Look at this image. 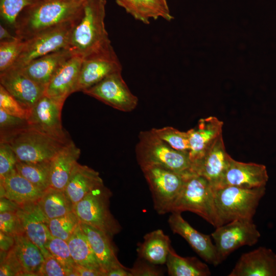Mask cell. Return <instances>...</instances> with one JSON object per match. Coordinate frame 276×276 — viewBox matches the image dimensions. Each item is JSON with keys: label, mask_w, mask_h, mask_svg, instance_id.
<instances>
[{"label": "cell", "mask_w": 276, "mask_h": 276, "mask_svg": "<svg viewBox=\"0 0 276 276\" xmlns=\"http://www.w3.org/2000/svg\"><path fill=\"white\" fill-rule=\"evenodd\" d=\"M106 0H85L72 29L67 49L85 59L113 49L105 28Z\"/></svg>", "instance_id": "6da1fadb"}, {"label": "cell", "mask_w": 276, "mask_h": 276, "mask_svg": "<svg viewBox=\"0 0 276 276\" xmlns=\"http://www.w3.org/2000/svg\"><path fill=\"white\" fill-rule=\"evenodd\" d=\"M83 3L67 0H41L25 8L17 18L14 31L22 40L79 16Z\"/></svg>", "instance_id": "7a4b0ae2"}, {"label": "cell", "mask_w": 276, "mask_h": 276, "mask_svg": "<svg viewBox=\"0 0 276 276\" xmlns=\"http://www.w3.org/2000/svg\"><path fill=\"white\" fill-rule=\"evenodd\" d=\"M0 141L7 143L19 161L39 163L51 161L70 142H64L30 125L0 133Z\"/></svg>", "instance_id": "3957f363"}, {"label": "cell", "mask_w": 276, "mask_h": 276, "mask_svg": "<svg viewBox=\"0 0 276 276\" xmlns=\"http://www.w3.org/2000/svg\"><path fill=\"white\" fill-rule=\"evenodd\" d=\"M183 211L197 214L216 228L221 225L215 203L214 189L206 179L194 173L183 175L182 187L171 213Z\"/></svg>", "instance_id": "277c9868"}, {"label": "cell", "mask_w": 276, "mask_h": 276, "mask_svg": "<svg viewBox=\"0 0 276 276\" xmlns=\"http://www.w3.org/2000/svg\"><path fill=\"white\" fill-rule=\"evenodd\" d=\"M135 152L140 167L156 165L183 175L193 173L189 152L172 148L159 139L151 129L140 133Z\"/></svg>", "instance_id": "5b68a950"}, {"label": "cell", "mask_w": 276, "mask_h": 276, "mask_svg": "<svg viewBox=\"0 0 276 276\" xmlns=\"http://www.w3.org/2000/svg\"><path fill=\"white\" fill-rule=\"evenodd\" d=\"M265 186L245 188L224 186L214 189L215 203L221 225L236 219L252 220Z\"/></svg>", "instance_id": "8992f818"}, {"label": "cell", "mask_w": 276, "mask_h": 276, "mask_svg": "<svg viewBox=\"0 0 276 276\" xmlns=\"http://www.w3.org/2000/svg\"><path fill=\"white\" fill-rule=\"evenodd\" d=\"M111 191L102 185L89 192L74 206L81 222L92 226L112 238L122 227L109 209Z\"/></svg>", "instance_id": "52a82bcc"}, {"label": "cell", "mask_w": 276, "mask_h": 276, "mask_svg": "<svg viewBox=\"0 0 276 276\" xmlns=\"http://www.w3.org/2000/svg\"><path fill=\"white\" fill-rule=\"evenodd\" d=\"M151 192L153 206L158 214L171 213L183 181V175L156 165L141 167Z\"/></svg>", "instance_id": "ba28073f"}, {"label": "cell", "mask_w": 276, "mask_h": 276, "mask_svg": "<svg viewBox=\"0 0 276 276\" xmlns=\"http://www.w3.org/2000/svg\"><path fill=\"white\" fill-rule=\"evenodd\" d=\"M77 18L44 30L24 40L22 51L11 67L21 68L38 57L67 49L70 35Z\"/></svg>", "instance_id": "9c48e42d"}, {"label": "cell", "mask_w": 276, "mask_h": 276, "mask_svg": "<svg viewBox=\"0 0 276 276\" xmlns=\"http://www.w3.org/2000/svg\"><path fill=\"white\" fill-rule=\"evenodd\" d=\"M211 236L221 262L238 248L256 244L261 235L253 220L236 219L216 227Z\"/></svg>", "instance_id": "30bf717a"}, {"label": "cell", "mask_w": 276, "mask_h": 276, "mask_svg": "<svg viewBox=\"0 0 276 276\" xmlns=\"http://www.w3.org/2000/svg\"><path fill=\"white\" fill-rule=\"evenodd\" d=\"M12 248L2 260L14 276H39L43 255L24 232L14 237Z\"/></svg>", "instance_id": "8fae6325"}, {"label": "cell", "mask_w": 276, "mask_h": 276, "mask_svg": "<svg viewBox=\"0 0 276 276\" xmlns=\"http://www.w3.org/2000/svg\"><path fill=\"white\" fill-rule=\"evenodd\" d=\"M121 73L108 76L83 93L120 111L134 110L137 105L138 98L128 88Z\"/></svg>", "instance_id": "7c38bea8"}, {"label": "cell", "mask_w": 276, "mask_h": 276, "mask_svg": "<svg viewBox=\"0 0 276 276\" xmlns=\"http://www.w3.org/2000/svg\"><path fill=\"white\" fill-rule=\"evenodd\" d=\"M63 104L44 94L30 109L27 118L29 125L60 140L71 141L62 125Z\"/></svg>", "instance_id": "4fadbf2b"}, {"label": "cell", "mask_w": 276, "mask_h": 276, "mask_svg": "<svg viewBox=\"0 0 276 276\" xmlns=\"http://www.w3.org/2000/svg\"><path fill=\"white\" fill-rule=\"evenodd\" d=\"M121 63L113 48L83 59L75 92L83 91L108 76L122 72Z\"/></svg>", "instance_id": "5bb4252c"}, {"label": "cell", "mask_w": 276, "mask_h": 276, "mask_svg": "<svg viewBox=\"0 0 276 276\" xmlns=\"http://www.w3.org/2000/svg\"><path fill=\"white\" fill-rule=\"evenodd\" d=\"M171 213L168 223L173 233L183 238L206 262L215 266L219 264L221 262L210 236L200 233L194 228L183 218L180 212H173Z\"/></svg>", "instance_id": "9a60e30c"}, {"label": "cell", "mask_w": 276, "mask_h": 276, "mask_svg": "<svg viewBox=\"0 0 276 276\" xmlns=\"http://www.w3.org/2000/svg\"><path fill=\"white\" fill-rule=\"evenodd\" d=\"M0 83L25 108L30 109L44 94L39 85L18 68L10 67L0 72Z\"/></svg>", "instance_id": "2e32d148"}, {"label": "cell", "mask_w": 276, "mask_h": 276, "mask_svg": "<svg viewBox=\"0 0 276 276\" xmlns=\"http://www.w3.org/2000/svg\"><path fill=\"white\" fill-rule=\"evenodd\" d=\"M16 212L29 238L39 248L44 257L50 254L46 245L53 237L49 228V220L40 209L37 201L18 204Z\"/></svg>", "instance_id": "e0dca14e"}, {"label": "cell", "mask_w": 276, "mask_h": 276, "mask_svg": "<svg viewBox=\"0 0 276 276\" xmlns=\"http://www.w3.org/2000/svg\"><path fill=\"white\" fill-rule=\"evenodd\" d=\"M231 159L226 151L222 134L203 157L192 165V171L204 177L214 189H216L220 187Z\"/></svg>", "instance_id": "ac0fdd59"}, {"label": "cell", "mask_w": 276, "mask_h": 276, "mask_svg": "<svg viewBox=\"0 0 276 276\" xmlns=\"http://www.w3.org/2000/svg\"><path fill=\"white\" fill-rule=\"evenodd\" d=\"M223 125L222 121L210 116L201 119L196 127L187 131L190 146L189 155L192 166L203 157L222 135Z\"/></svg>", "instance_id": "d6986e66"}, {"label": "cell", "mask_w": 276, "mask_h": 276, "mask_svg": "<svg viewBox=\"0 0 276 276\" xmlns=\"http://www.w3.org/2000/svg\"><path fill=\"white\" fill-rule=\"evenodd\" d=\"M268 179L264 165L241 162L232 158L219 187L229 186L245 188L264 187Z\"/></svg>", "instance_id": "ffe728a7"}, {"label": "cell", "mask_w": 276, "mask_h": 276, "mask_svg": "<svg viewBox=\"0 0 276 276\" xmlns=\"http://www.w3.org/2000/svg\"><path fill=\"white\" fill-rule=\"evenodd\" d=\"M228 276H276V254L260 247L242 254Z\"/></svg>", "instance_id": "44dd1931"}, {"label": "cell", "mask_w": 276, "mask_h": 276, "mask_svg": "<svg viewBox=\"0 0 276 276\" xmlns=\"http://www.w3.org/2000/svg\"><path fill=\"white\" fill-rule=\"evenodd\" d=\"M83 59L73 55L56 72L45 88L44 95L64 103L75 92Z\"/></svg>", "instance_id": "7402d4cb"}, {"label": "cell", "mask_w": 276, "mask_h": 276, "mask_svg": "<svg viewBox=\"0 0 276 276\" xmlns=\"http://www.w3.org/2000/svg\"><path fill=\"white\" fill-rule=\"evenodd\" d=\"M73 55L67 49H64L35 59L18 68L45 88L57 70Z\"/></svg>", "instance_id": "603a6c76"}, {"label": "cell", "mask_w": 276, "mask_h": 276, "mask_svg": "<svg viewBox=\"0 0 276 276\" xmlns=\"http://www.w3.org/2000/svg\"><path fill=\"white\" fill-rule=\"evenodd\" d=\"M95 256L106 276V273L116 267L123 266L119 261L112 238L104 232L80 222Z\"/></svg>", "instance_id": "cb8c5ba5"}, {"label": "cell", "mask_w": 276, "mask_h": 276, "mask_svg": "<svg viewBox=\"0 0 276 276\" xmlns=\"http://www.w3.org/2000/svg\"><path fill=\"white\" fill-rule=\"evenodd\" d=\"M1 197L6 198L18 205L37 201L43 191L19 174L15 170L0 180Z\"/></svg>", "instance_id": "d4e9b609"}, {"label": "cell", "mask_w": 276, "mask_h": 276, "mask_svg": "<svg viewBox=\"0 0 276 276\" xmlns=\"http://www.w3.org/2000/svg\"><path fill=\"white\" fill-rule=\"evenodd\" d=\"M103 184L97 171L77 163L64 191L74 206L92 190Z\"/></svg>", "instance_id": "484cf974"}, {"label": "cell", "mask_w": 276, "mask_h": 276, "mask_svg": "<svg viewBox=\"0 0 276 276\" xmlns=\"http://www.w3.org/2000/svg\"><path fill=\"white\" fill-rule=\"evenodd\" d=\"M81 151L72 141L51 160L50 187L64 190Z\"/></svg>", "instance_id": "4316f807"}, {"label": "cell", "mask_w": 276, "mask_h": 276, "mask_svg": "<svg viewBox=\"0 0 276 276\" xmlns=\"http://www.w3.org/2000/svg\"><path fill=\"white\" fill-rule=\"evenodd\" d=\"M169 237L157 229L146 234L136 251L138 257L156 265L166 264L171 248Z\"/></svg>", "instance_id": "83f0119b"}, {"label": "cell", "mask_w": 276, "mask_h": 276, "mask_svg": "<svg viewBox=\"0 0 276 276\" xmlns=\"http://www.w3.org/2000/svg\"><path fill=\"white\" fill-rule=\"evenodd\" d=\"M135 19L145 24L151 19L162 18L171 21L173 17L170 10L164 7L158 0H115Z\"/></svg>", "instance_id": "f1b7e54d"}, {"label": "cell", "mask_w": 276, "mask_h": 276, "mask_svg": "<svg viewBox=\"0 0 276 276\" xmlns=\"http://www.w3.org/2000/svg\"><path fill=\"white\" fill-rule=\"evenodd\" d=\"M166 265L170 276H209L211 274L209 266L195 257H183L171 247Z\"/></svg>", "instance_id": "f546056e"}, {"label": "cell", "mask_w": 276, "mask_h": 276, "mask_svg": "<svg viewBox=\"0 0 276 276\" xmlns=\"http://www.w3.org/2000/svg\"><path fill=\"white\" fill-rule=\"evenodd\" d=\"M37 203L49 220L74 211L73 205L65 191L51 187L44 191Z\"/></svg>", "instance_id": "4dcf8cb0"}, {"label": "cell", "mask_w": 276, "mask_h": 276, "mask_svg": "<svg viewBox=\"0 0 276 276\" xmlns=\"http://www.w3.org/2000/svg\"><path fill=\"white\" fill-rule=\"evenodd\" d=\"M67 242L71 255L76 264L101 271L104 273L80 224Z\"/></svg>", "instance_id": "1f68e13d"}, {"label": "cell", "mask_w": 276, "mask_h": 276, "mask_svg": "<svg viewBox=\"0 0 276 276\" xmlns=\"http://www.w3.org/2000/svg\"><path fill=\"white\" fill-rule=\"evenodd\" d=\"M51 160L39 163H25L18 160L15 169L19 174L36 187L45 191L50 186Z\"/></svg>", "instance_id": "d6a6232c"}, {"label": "cell", "mask_w": 276, "mask_h": 276, "mask_svg": "<svg viewBox=\"0 0 276 276\" xmlns=\"http://www.w3.org/2000/svg\"><path fill=\"white\" fill-rule=\"evenodd\" d=\"M80 224L78 216L72 211L65 215L49 221V228L53 237L67 241Z\"/></svg>", "instance_id": "836d02e7"}, {"label": "cell", "mask_w": 276, "mask_h": 276, "mask_svg": "<svg viewBox=\"0 0 276 276\" xmlns=\"http://www.w3.org/2000/svg\"><path fill=\"white\" fill-rule=\"evenodd\" d=\"M151 130L172 148L178 151L189 152L190 146L187 131H181L170 126L153 128Z\"/></svg>", "instance_id": "e575fe53"}, {"label": "cell", "mask_w": 276, "mask_h": 276, "mask_svg": "<svg viewBox=\"0 0 276 276\" xmlns=\"http://www.w3.org/2000/svg\"><path fill=\"white\" fill-rule=\"evenodd\" d=\"M37 2V0H0L1 17L7 25L14 29L17 18L22 10Z\"/></svg>", "instance_id": "d590c367"}, {"label": "cell", "mask_w": 276, "mask_h": 276, "mask_svg": "<svg viewBox=\"0 0 276 276\" xmlns=\"http://www.w3.org/2000/svg\"><path fill=\"white\" fill-rule=\"evenodd\" d=\"M24 41L19 38L12 40L1 41L0 72L12 67L20 55Z\"/></svg>", "instance_id": "8d00e7d4"}, {"label": "cell", "mask_w": 276, "mask_h": 276, "mask_svg": "<svg viewBox=\"0 0 276 276\" xmlns=\"http://www.w3.org/2000/svg\"><path fill=\"white\" fill-rule=\"evenodd\" d=\"M46 248L63 266L70 270H74L76 264L72 257L66 241L53 237L48 242Z\"/></svg>", "instance_id": "74e56055"}, {"label": "cell", "mask_w": 276, "mask_h": 276, "mask_svg": "<svg viewBox=\"0 0 276 276\" xmlns=\"http://www.w3.org/2000/svg\"><path fill=\"white\" fill-rule=\"evenodd\" d=\"M0 109L17 117L27 119L29 110L25 108L0 84Z\"/></svg>", "instance_id": "f35d334b"}, {"label": "cell", "mask_w": 276, "mask_h": 276, "mask_svg": "<svg viewBox=\"0 0 276 276\" xmlns=\"http://www.w3.org/2000/svg\"><path fill=\"white\" fill-rule=\"evenodd\" d=\"M18 160L10 146L0 141V180L14 172Z\"/></svg>", "instance_id": "ab89813d"}, {"label": "cell", "mask_w": 276, "mask_h": 276, "mask_svg": "<svg viewBox=\"0 0 276 276\" xmlns=\"http://www.w3.org/2000/svg\"><path fill=\"white\" fill-rule=\"evenodd\" d=\"M44 257L39 276H78L74 270L63 266L51 254Z\"/></svg>", "instance_id": "60d3db41"}, {"label": "cell", "mask_w": 276, "mask_h": 276, "mask_svg": "<svg viewBox=\"0 0 276 276\" xmlns=\"http://www.w3.org/2000/svg\"><path fill=\"white\" fill-rule=\"evenodd\" d=\"M0 231L13 237L25 232L16 211L1 212Z\"/></svg>", "instance_id": "b9f144b4"}, {"label": "cell", "mask_w": 276, "mask_h": 276, "mask_svg": "<svg viewBox=\"0 0 276 276\" xmlns=\"http://www.w3.org/2000/svg\"><path fill=\"white\" fill-rule=\"evenodd\" d=\"M132 276H160L164 275L163 270L156 265L138 257L132 268H129Z\"/></svg>", "instance_id": "7bdbcfd3"}, {"label": "cell", "mask_w": 276, "mask_h": 276, "mask_svg": "<svg viewBox=\"0 0 276 276\" xmlns=\"http://www.w3.org/2000/svg\"><path fill=\"white\" fill-rule=\"evenodd\" d=\"M28 125L27 119L11 115L0 109V133L11 131Z\"/></svg>", "instance_id": "ee69618b"}, {"label": "cell", "mask_w": 276, "mask_h": 276, "mask_svg": "<svg viewBox=\"0 0 276 276\" xmlns=\"http://www.w3.org/2000/svg\"><path fill=\"white\" fill-rule=\"evenodd\" d=\"M74 270L78 276H105L104 273L101 271L77 264L74 266Z\"/></svg>", "instance_id": "f6af8a7d"}, {"label": "cell", "mask_w": 276, "mask_h": 276, "mask_svg": "<svg viewBox=\"0 0 276 276\" xmlns=\"http://www.w3.org/2000/svg\"><path fill=\"white\" fill-rule=\"evenodd\" d=\"M1 253H7L13 246L14 243V237L0 231Z\"/></svg>", "instance_id": "bcb514c9"}, {"label": "cell", "mask_w": 276, "mask_h": 276, "mask_svg": "<svg viewBox=\"0 0 276 276\" xmlns=\"http://www.w3.org/2000/svg\"><path fill=\"white\" fill-rule=\"evenodd\" d=\"M106 276H132L129 268L124 266L112 269L106 273Z\"/></svg>", "instance_id": "7dc6e473"}, {"label": "cell", "mask_w": 276, "mask_h": 276, "mask_svg": "<svg viewBox=\"0 0 276 276\" xmlns=\"http://www.w3.org/2000/svg\"><path fill=\"white\" fill-rule=\"evenodd\" d=\"M16 36L11 35L9 31L2 25H0V40L1 41L4 40H12L17 39Z\"/></svg>", "instance_id": "c3c4849f"}, {"label": "cell", "mask_w": 276, "mask_h": 276, "mask_svg": "<svg viewBox=\"0 0 276 276\" xmlns=\"http://www.w3.org/2000/svg\"><path fill=\"white\" fill-rule=\"evenodd\" d=\"M162 5L167 8H169L167 0H158Z\"/></svg>", "instance_id": "681fc988"}, {"label": "cell", "mask_w": 276, "mask_h": 276, "mask_svg": "<svg viewBox=\"0 0 276 276\" xmlns=\"http://www.w3.org/2000/svg\"><path fill=\"white\" fill-rule=\"evenodd\" d=\"M72 2H78V3H83L85 0H67Z\"/></svg>", "instance_id": "f907efd6"}, {"label": "cell", "mask_w": 276, "mask_h": 276, "mask_svg": "<svg viewBox=\"0 0 276 276\" xmlns=\"http://www.w3.org/2000/svg\"><path fill=\"white\" fill-rule=\"evenodd\" d=\"M37 1H41V0H37Z\"/></svg>", "instance_id": "816d5d0a"}]
</instances>
